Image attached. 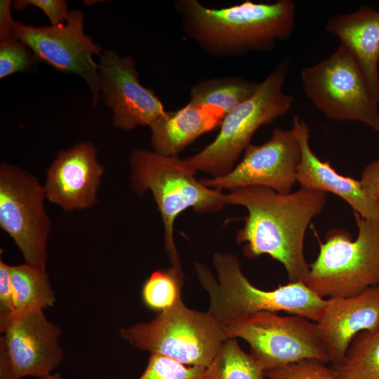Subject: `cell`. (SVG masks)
I'll use <instances>...</instances> for the list:
<instances>
[{
	"label": "cell",
	"mask_w": 379,
	"mask_h": 379,
	"mask_svg": "<svg viewBox=\"0 0 379 379\" xmlns=\"http://www.w3.org/2000/svg\"><path fill=\"white\" fill-rule=\"evenodd\" d=\"M225 115L218 106L191 102L177 110L165 111L149 125L154 151L176 157L199 136L221 125Z\"/></svg>",
	"instance_id": "obj_19"
},
{
	"label": "cell",
	"mask_w": 379,
	"mask_h": 379,
	"mask_svg": "<svg viewBox=\"0 0 379 379\" xmlns=\"http://www.w3.org/2000/svg\"><path fill=\"white\" fill-rule=\"evenodd\" d=\"M300 79L307 97L326 117L361 122L379 131V111L361 70L350 51L340 44L319 63L304 67Z\"/></svg>",
	"instance_id": "obj_8"
},
{
	"label": "cell",
	"mask_w": 379,
	"mask_h": 379,
	"mask_svg": "<svg viewBox=\"0 0 379 379\" xmlns=\"http://www.w3.org/2000/svg\"><path fill=\"white\" fill-rule=\"evenodd\" d=\"M100 91L113 111V124L118 128L132 130L149 125L165 112L155 93L142 86L134 60L105 51L98 63Z\"/></svg>",
	"instance_id": "obj_14"
},
{
	"label": "cell",
	"mask_w": 379,
	"mask_h": 379,
	"mask_svg": "<svg viewBox=\"0 0 379 379\" xmlns=\"http://www.w3.org/2000/svg\"><path fill=\"white\" fill-rule=\"evenodd\" d=\"M46 191L38 178L9 163L0 166V227L13 240L25 262L46 271L51 222Z\"/></svg>",
	"instance_id": "obj_10"
},
{
	"label": "cell",
	"mask_w": 379,
	"mask_h": 379,
	"mask_svg": "<svg viewBox=\"0 0 379 379\" xmlns=\"http://www.w3.org/2000/svg\"><path fill=\"white\" fill-rule=\"evenodd\" d=\"M44 379H63V378L60 373H56L54 374H51L50 375H48V377Z\"/></svg>",
	"instance_id": "obj_32"
},
{
	"label": "cell",
	"mask_w": 379,
	"mask_h": 379,
	"mask_svg": "<svg viewBox=\"0 0 379 379\" xmlns=\"http://www.w3.org/2000/svg\"><path fill=\"white\" fill-rule=\"evenodd\" d=\"M206 368L187 366L168 357L152 353L138 379H204Z\"/></svg>",
	"instance_id": "obj_25"
},
{
	"label": "cell",
	"mask_w": 379,
	"mask_h": 379,
	"mask_svg": "<svg viewBox=\"0 0 379 379\" xmlns=\"http://www.w3.org/2000/svg\"><path fill=\"white\" fill-rule=\"evenodd\" d=\"M174 8L188 37L218 58L270 51L277 41L291 36L295 25L291 0L246 1L220 8L205 7L197 0H178Z\"/></svg>",
	"instance_id": "obj_2"
},
{
	"label": "cell",
	"mask_w": 379,
	"mask_h": 379,
	"mask_svg": "<svg viewBox=\"0 0 379 379\" xmlns=\"http://www.w3.org/2000/svg\"><path fill=\"white\" fill-rule=\"evenodd\" d=\"M12 36L26 45L36 60L63 72L75 73L88 85L92 103L100 93L98 64L101 47L84 32V14L78 9L69 11L66 22L58 26L35 27L15 22Z\"/></svg>",
	"instance_id": "obj_12"
},
{
	"label": "cell",
	"mask_w": 379,
	"mask_h": 379,
	"mask_svg": "<svg viewBox=\"0 0 379 379\" xmlns=\"http://www.w3.org/2000/svg\"><path fill=\"white\" fill-rule=\"evenodd\" d=\"M260 82L241 77H225L201 81L190 90L189 102L215 105L228 114L253 95Z\"/></svg>",
	"instance_id": "obj_21"
},
{
	"label": "cell",
	"mask_w": 379,
	"mask_h": 379,
	"mask_svg": "<svg viewBox=\"0 0 379 379\" xmlns=\"http://www.w3.org/2000/svg\"><path fill=\"white\" fill-rule=\"evenodd\" d=\"M103 173L93 143L62 149L46 170V199L65 211L90 208L97 201Z\"/></svg>",
	"instance_id": "obj_15"
},
{
	"label": "cell",
	"mask_w": 379,
	"mask_h": 379,
	"mask_svg": "<svg viewBox=\"0 0 379 379\" xmlns=\"http://www.w3.org/2000/svg\"><path fill=\"white\" fill-rule=\"evenodd\" d=\"M317 324L330 361L338 364L357 334L379 328V286L352 296L327 299Z\"/></svg>",
	"instance_id": "obj_17"
},
{
	"label": "cell",
	"mask_w": 379,
	"mask_h": 379,
	"mask_svg": "<svg viewBox=\"0 0 379 379\" xmlns=\"http://www.w3.org/2000/svg\"><path fill=\"white\" fill-rule=\"evenodd\" d=\"M265 368L251 353L245 352L236 338H228L206 368L204 379H263Z\"/></svg>",
	"instance_id": "obj_23"
},
{
	"label": "cell",
	"mask_w": 379,
	"mask_h": 379,
	"mask_svg": "<svg viewBox=\"0 0 379 379\" xmlns=\"http://www.w3.org/2000/svg\"><path fill=\"white\" fill-rule=\"evenodd\" d=\"M131 185L142 194L149 190L164 226V242L172 266L180 268L173 238L176 218L188 208L198 213L217 212L228 204L227 194L205 185L195 172L177 157L145 149H135L129 158Z\"/></svg>",
	"instance_id": "obj_4"
},
{
	"label": "cell",
	"mask_w": 379,
	"mask_h": 379,
	"mask_svg": "<svg viewBox=\"0 0 379 379\" xmlns=\"http://www.w3.org/2000/svg\"><path fill=\"white\" fill-rule=\"evenodd\" d=\"M0 379H44L61 362V329L42 310L0 314Z\"/></svg>",
	"instance_id": "obj_11"
},
{
	"label": "cell",
	"mask_w": 379,
	"mask_h": 379,
	"mask_svg": "<svg viewBox=\"0 0 379 379\" xmlns=\"http://www.w3.org/2000/svg\"><path fill=\"white\" fill-rule=\"evenodd\" d=\"M11 1H0V41L12 36L15 22L13 20L11 11Z\"/></svg>",
	"instance_id": "obj_31"
},
{
	"label": "cell",
	"mask_w": 379,
	"mask_h": 379,
	"mask_svg": "<svg viewBox=\"0 0 379 379\" xmlns=\"http://www.w3.org/2000/svg\"><path fill=\"white\" fill-rule=\"evenodd\" d=\"M36 60L30 49L11 36L0 41V78L28 69Z\"/></svg>",
	"instance_id": "obj_27"
},
{
	"label": "cell",
	"mask_w": 379,
	"mask_h": 379,
	"mask_svg": "<svg viewBox=\"0 0 379 379\" xmlns=\"http://www.w3.org/2000/svg\"><path fill=\"white\" fill-rule=\"evenodd\" d=\"M326 32L337 36L355 58L373 100L379 102V11L361 6L337 13L327 21Z\"/></svg>",
	"instance_id": "obj_18"
},
{
	"label": "cell",
	"mask_w": 379,
	"mask_h": 379,
	"mask_svg": "<svg viewBox=\"0 0 379 379\" xmlns=\"http://www.w3.org/2000/svg\"><path fill=\"white\" fill-rule=\"evenodd\" d=\"M354 214L357 238L344 229L328 231L310 265L305 283L321 298L350 297L379 286V219Z\"/></svg>",
	"instance_id": "obj_6"
},
{
	"label": "cell",
	"mask_w": 379,
	"mask_h": 379,
	"mask_svg": "<svg viewBox=\"0 0 379 379\" xmlns=\"http://www.w3.org/2000/svg\"><path fill=\"white\" fill-rule=\"evenodd\" d=\"M332 368L338 379H379V328L357 334Z\"/></svg>",
	"instance_id": "obj_22"
},
{
	"label": "cell",
	"mask_w": 379,
	"mask_h": 379,
	"mask_svg": "<svg viewBox=\"0 0 379 379\" xmlns=\"http://www.w3.org/2000/svg\"><path fill=\"white\" fill-rule=\"evenodd\" d=\"M15 310H42L54 306L56 298L46 271L25 262L9 265Z\"/></svg>",
	"instance_id": "obj_20"
},
{
	"label": "cell",
	"mask_w": 379,
	"mask_h": 379,
	"mask_svg": "<svg viewBox=\"0 0 379 379\" xmlns=\"http://www.w3.org/2000/svg\"><path fill=\"white\" fill-rule=\"evenodd\" d=\"M291 130L300 149L297 182L301 187L333 193L345 201L361 217L378 220L379 199L371 197L360 180L339 174L328 161L318 158L310 147V131L305 121L295 116Z\"/></svg>",
	"instance_id": "obj_16"
},
{
	"label": "cell",
	"mask_w": 379,
	"mask_h": 379,
	"mask_svg": "<svg viewBox=\"0 0 379 379\" xmlns=\"http://www.w3.org/2000/svg\"><path fill=\"white\" fill-rule=\"evenodd\" d=\"M290 60L285 57L261 82L255 93L227 114L215 140L201 152L181 159L187 168L218 178L230 173L239 156L251 145L255 132L285 116L293 97L286 94L284 85Z\"/></svg>",
	"instance_id": "obj_5"
},
{
	"label": "cell",
	"mask_w": 379,
	"mask_h": 379,
	"mask_svg": "<svg viewBox=\"0 0 379 379\" xmlns=\"http://www.w3.org/2000/svg\"><path fill=\"white\" fill-rule=\"evenodd\" d=\"M360 181L371 197L379 199V158L370 162L364 168Z\"/></svg>",
	"instance_id": "obj_30"
},
{
	"label": "cell",
	"mask_w": 379,
	"mask_h": 379,
	"mask_svg": "<svg viewBox=\"0 0 379 379\" xmlns=\"http://www.w3.org/2000/svg\"><path fill=\"white\" fill-rule=\"evenodd\" d=\"M120 337L141 350L203 368L228 339L225 327L208 311L192 310L182 298L148 322L122 328Z\"/></svg>",
	"instance_id": "obj_7"
},
{
	"label": "cell",
	"mask_w": 379,
	"mask_h": 379,
	"mask_svg": "<svg viewBox=\"0 0 379 379\" xmlns=\"http://www.w3.org/2000/svg\"><path fill=\"white\" fill-rule=\"evenodd\" d=\"M14 311L13 292L9 265L0 260V314Z\"/></svg>",
	"instance_id": "obj_29"
},
{
	"label": "cell",
	"mask_w": 379,
	"mask_h": 379,
	"mask_svg": "<svg viewBox=\"0 0 379 379\" xmlns=\"http://www.w3.org/2000/svg\"><path fill=\"white\" fill-rule=\"evenodd\" d=\"M181 268L172 267L168 270H155L142 288L145 305L159 312L170 308L181 298Z\"/></svg>",
	"instance_id": "obj_24"
},
{
	"label": "cell",
	"mask_w": 379,
	"mask_h": 379,
	"mask_svg": "<svg viewBox=\"0 0 379 379\" xmlns=\"http://www.w3.org/2000/svg\"><path fill=\"white\" fill-rule=\"evenodd\" d=\"M217 279L201 263L195 269L201 286L207 292L208 312L223 326L259 312H284L317 322L326 300L305 282H289L265 291L253 285L243 273L237 258L216 253L213 258Z\"/></svg>",
	"instance_id": "obj_3"
},
{
	"label": "cell",
	"mask_w": 379,
	"mask_h": 379,
	"mask_svg": "<svg viewBox=\"0 0 379 379\" xmlns=\"http://www.w3.org/2000/svg\"><path fill=\"white\" fill-rule=\"evenodd\" d=\"M28 6L41 9L48 18L52 26L64 24L68 17L67 4L63 0H18L13 2L17 10H23Z\"/></svg>",
	"instance_id": "obj_28"
},
{
	"label": "cell",
	"mask_w": 379,
	"mask_h": 379,
	"mask_svg": "<svg viewBox=\"0 0 379 379\" xmlns=\"http://www.w3.org/2000/svg\"><path fill=\"white\" fill-rule=\"evenodd\" d=\"M317 359H304L265 371L270 379H338L333 368Z\"/></svg>",
	"instance_id": "obj_26"
},
{
	"label": "cell",
	"mask_w": 379,
	"mask_h": 379,
	"mask_svg": "<svg viewBox=\"0 0 379 379\" xmlns=\"http://www.w3.org/2000/svg\"><path fill=\"white\" fill-rule=\"evenodd\" d=\"M228 338L248 343L265 371L304 359L330 361L317 322L298 315L259 312L224 326Z\"/></svg>",
	"instance_id": "obj_9"
},
{
	"label": "cell",
	"mask_w": 379,
	"mask_h": 379,
	"mask_svg": "<svg viewBox=\"0 0 379 379\" xmlns=\"http://www.w3.org/2000/svg\"><path fill=\"white\" fill-rule=\"evenodd\" d=\"M228 204L246 208L237 242L249 258L268 255L284 267L289 282H305L310 270L304 240L312 220L324 209L326 193L301 187L280 194L265 187H246L227 194Z\"/></svg>",
	"instance_id": "obj_1"
},
{
	"label": "cell",
	"mask_w": 379,
	"mask_h": 379,
	"mask_svg": "<svg viewBox=\"0 0 379 379\" xmlns=\"http://www.w3.org/2000/svg\"><path fill=\"white\" fill-rule=\"evenodd\" d=\"M300 159V145L292 130L276 128L267 142L249 145L241 161L230 173L201 182L218 191L258 186L288 194L297 182Z\"/></svg>",
	"instance_id": "obj_13"
}]
</instances>
